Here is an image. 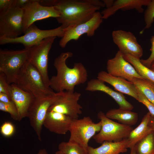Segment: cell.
<instances>
[{"label": "cell", "instance_id": "obj_1", "mask_svg": "<svg viewBox=\"0 0 154 154\" xmlns=\"http://www.w3.org/2000/svg\"><path fill=\"white\" fill-rule=\"evenodd\" d=\"M54 6L60 14L57 22L66 29L88 21L105 5L99 0H56Z\"/></svg>", "mask_w": 154, "mask_h": 154}, {"label": "cell", "instance_id": "obj_2", "mask_svg": "<svg viewBox=\"0 0 154 154\" xmlns=\"http://www.w3.org/2000/svg\"><path fill=\"white\" fill-rule=\"evenodd\" d=\"M72 55L71 52H62L54 59V65L57 74L50 79V87L57 92L74 91L76 86L84 84L87 80V71L82 63H75L72 68L67 65V59Z\"/></svg>", "mask_w": 154, "mask_h": 154}, {"label": "cell", "instance_id": "obj_3", "mask_svg": "<svg viewBox=\"0 0 154 154\" xmlns=\"http://www.w3.org/2000/svg\"><path fill=\"white\" fill-rule=\"evenodd\" d=\"M15 84L35 98H44L55 93L46 86L40 73L29 61L21 69Z\"/></svg>", "mask_w": 154, "mask_h": 154}, {"label": "cell", "instance_id": "obj_4", "mask_svg": "<svg viewBox=\"0 0 154 154\" xmlns=\"http://www.w3.org/2000/svg\"><path fill=\"white\" fill-rule=\"evenodd\" d=\"M30 49H0V72L4 74L9 84H15L21 69L29 61Z\"/></svg>", "mask_w": 154, "mask_h": 154}, {"label": "cell", "instance_id": "obj_5", "mask_svg": "<svg viewBox=\"0 0 154 154\" xmlns=\"http://www.w3.org/2000/svg\"><path fill=\"white\" fill-rule=\"evenodd\" d=\"M97 117L101 122V128L93 138L98 143L120 141L127 138L133 129L131 126L116 122L108 118L102 111L98 112Z\"/></svg>", "mask_w": 154, "mask_h": 154}, {"label": "cell", "instance_id": "obj_6", "mask_svg": "<svg viewBox=\"0 0 154 154\" xmlns=\"http://www.w3.org/2000/svg\"><path fill=\"white\" fill-rule=\"evenodd\" d=\"M101 127L100 121L95 123L89 116L72 119L68 141L78 145L88 151L89 140L100 131Z\"/></svg>", "mask_w": 154, "mask_h": 154}, {"label": "cell", "instance_id": "obj_7", "mask_svg": "<svg viewBox=\"0 0 154 154\" xmlns=\"http://www.w3.org/2000/svg\"><path fill=\"white\" fill-rule=\"evenodd\" d=\"M64 33V30L61 26L52 29L41 30L33 24L27 29L23 35L13 38H0V44H21L25 48H30L49 37L62 38Z\"/></svg>", "mask_w": 154, "mask_h": 154}, {"label": "cell", "instance_id": "obj_8", "mask_svg": "<svg viewBox=\"0 0 154 154\" xmlns=\"http://www.w3.org/2000/svg\"><path fill=\"white\" fill-rule=\"evenodd\" d=\"M56 37L44 39L38 44L30 48L29 61L38 71L46 86L50 87V79L48 75L49 53Z\"/></svg>", "mask_w": 154, "mask_h": 154}, {"label": "cell", "instance_id": "obj_9", "mask_svg": "<svg viewBox=\"0 0 154 154\" xmlns=\"http://www.w3.org/2000/svg\"><path fill=\"white\" fill-rule=\"evenodd\" d=\"M58 94V92H56L44 98H35L29 109L28 117L30 125L40 141L44 120L50 107L57 99Z\"/></svg>", "mask_w": 154, "mask_h": 154}, {"label": "cell", "instance_id": "obj_10", "mask_svg": "<svg viewBox=\"0 0 154 154\" xmlns=\"http://www.w3.org/2000/svg\"><path fill=\"white\" fill-rule=\"evenodd\" d=\"M23 9L13 7L0 15V38H13L23 33Z\"/></svg>", "mask_w": 154, "mask_h": 154}, {"label": "cell", "instance_id": "obj_11", "mask_svg": "<svg viewBox=\"0 0 154 154\" xmlns=\"http://www.w3.org/2000/svg\"><path fill=\"white\" fill-rule=\"evenodd\" d=\"M58 94L57 98L48 111L64 114L72 119H78L79 115L82 113V107L78 103L81 94L70 91H64Z\"/></svg>", "mask_w": 154, "mask_h": 154}, {"label": "cell", "instance_id": "obj_12", "mask_svg": "<svg viewBox=\"0 0 154 154\" xmlns=\"http://www.w3.org/2000/svg\"><path fill=\"white\" fill-rule=\"evenodd\" d=\"M103 19L101 13L98 11L88 21L71 28L64 29V35L59 42L60 46L64 48L69 41L72 40H77L84 34H86L89 37H92Z\"/></svg>", "mask_w": 154, "mask_h": 154}, {"label": "cell", "instance_id": "obj_13", "mask_svg": "<svg viewBox=\"0 0 154 154\" xmlns=\"http://www.w3.org/2000/svg\"><path fill=\"white\" fill-rule=\"evenodd\" d=\"M23 9L24 34L27 29L36 21L50 17L56 18L60 16L59 12L54 6H42L38 0H33Z\"/></svg>", "mask_w": 154, "mask_h": 154}, {"label": "cell", "instance_id": "obj_14", "mask_svg": "<svg viewBox=\"0 0 154 154\" xmlns=\"http://www.w3.org/2000/svg\"><path fill=\"white\" fill-rule=\"evenodd\" d=\"M112 35L114 42L123 55H129L139 59L142 56V48L133 33L117 30L113 31Z\"/></svg>", "mask_w": 154, "mask_h": 154}, {"label": "cell", "instance_id": "obj_15", "mask_svg": "<svg viewBox=\"0 0 154 154\" xmlns=\"http://www.w3.org/2000/svg\"><path fill=\"white\" fill-rule=\"evenodd\" d=\"M106 69L107 72L110 74L128 81L134 78L144 79L125 59L124 55L119 50L114 58L108 60Z\"/></svg>", "mask_w": 154, "mask_h": 154}, {"label": "cell", "instance_id": "obj_16", "mask_svg": "<svg viewBox=\"0 0 154 154\" xmlns=\"http://www.w3.org/2000/svg\"><path fill=\"white\" fill-rule=\"evenodd\" d=\"M9 92L11 99L17 109L18 121H20L28 117L29 109L35 98L32 94L23 90L15 84H10Z\"/></svg>", "mask_w": 154, "mask_h": 154}, {"label": "cell", "instance_id": "obj_17", "mask_svg": "<svg viewBox=\"0 0 154 154\" xmlns=\"http://www.w3.org/2000/svg\"><path fill=\"white\" fill-rule=\"evenodd\" d=\"M72 120L70 117L64 114L48 111L43 126L52 132L65 135L69 131Z\"/></svg>", "mask_w": 154, "mask_h": 154}, {"label": "cell", "instance_id": "obj_18", "mask_svg": "<svg viewBox=\"0 0 154 154\" xmlns=\"http://www.w3.org/2000/svg\"><path fill=\"white\" fill-rule=\"evenodd\" d=\"M85 89L88 91H99L106 93L115 101L120 109L131 110L133 108V105L126 100L123 94L115 91L98 78L89 80Z\"/></svg>", "mask_w": 154, "mask_h": 154}, {"label": "cell", "instance_id": "obj_19", "mask_svg": "<svg viewBox=\"0 0 154 154\" xmlns=\"http://www.w3.org/2000/svg\"><path fill=\"white\" fill-rule=\"evenodd\" d=\"M97 78L110 84L119 92L127 94L138 100L137 88L131 82L122 78L112 76L104 71L98 73Z\"/></svg>", "mask_w": 154, "mask_h": 154}, {"label": "cell", "instance_id": "obj_20", "mask_svg": "<svg viewBox=\"0 0 154 154\" xmlns=\"http://www.w3.org/2000/svg\"><path fill=\"white\" fill-rule=\"evenodd\" d=\"M151 0H116L110 8H106L101 13L103 19H108L118 10L123 11L135 9L140 13H143V6H147Z\"/></svg>", "mask_w": 154, "mask_h": 154}, {"label": "cell", "instance_id": "obj_21", "mask_svg": "<svg viewBox=\"0 0 154 154\" xmlns=\"http://www.w3.org/2000/svg\"><path fill=\"white\" fill-rule=\"evenodd\" d=\"M127 138L118 142L105 141L99 147L89 146L87 154H119L127 151Z\"/></svg>", "mask_w": 154, "mask_h": 154}, {"label": "cell", "instance_id": "obj_22", "mask_svg": "<svg viewBox=\"0 0 154 154\" xmlns=\"http://www.w3.org/2000/svg\"><path fill=\"white\" fill-rule=\"evenodd\" d=\"M151 117L150 113L148 112L144 116L139 124L130 132L127 138L128 148L134 147L139 141L153 131L149 124Z\"/></svg>", "mask_w": 154, "mask_h": 154}, {"label": "cell", "instance_id": "obj_23", "mask_svg": "<svg viewBox=\"0 0 154 154\" xmlns=\"http://www.w3.org/2000/svg\"><path fill=\"white\" fill-rule=\"evenodd\" d=\"M108 118L117 120L120 123L131 126L137 122L138 115L137 113L131 110L118 109H112L105 114Z\"/></svg>", "mask_w": 154, "mask_h": 154}, {"label": "cell", "instance_id": "obj_24", "mask_svg": "<svg viewBox=\"0 0 154 154\" xmlns=\"http://www.w3.org/2000/svg\"><path fill=\"white\" fill-rule=\"evenodd\" d=\"M125 59L135 68L139 74L144 79L148 80L154 83V72L144 65L140 59L129 55H124Z\"/></svg>", "mask_w": 154, "mask_h": 154}, {"label": "cell", "instance_id": "obj_25", "mask_svg": "<svg viewBox=\"0 0 154 154\" xmlns=\"http://www.w3.org/2000/svg\"><path fill=\"white\" fill-rule=\"evenodd\" d=\"M130 81L133 83L154 105V83L148 80L134 78Z\"/></svg>", "mask_w": 154, "mask_h": 154}, {"label": "cell", "instance_id": "obj_26", "mask_svg": "<svg viewBox=\"0 0 154 154\" xmlns=\"http://www.w3.org/2000/svg\"><path fill=\"white\" fill-rule=\"evenodd\" d=\"M134 148L136 154H154V131L139 141Z\"/></svg>", "mask_w": 154, "mask_h": 154}, {"label": "cell", "instance_id": "obj_27", "mask_svg": "<svg viewBox=\"0 0 154 154\" xmlns=\"http://www.w3.org/2000/svg\"><path fill=\"white\" fill-rule=\"evenodd\" d=\"M59 150L65 154H87L88 151L78 145L62 142L58 145Z\"/></svg>", "mask_w": 154, "mask_h": 154}, {"label": "cell", "instance_id": "obj_28", "mask_svg": "<svg viewBox=\"0 0 154 154\" xmlns=\"http://www.w3.org/2000/svg\"><path fill=\"white\" fill-rule=\"evenodd\" d=\"M144 18L145 26L141 31L142 33L145 29H149L151 27L154 21V0H151L144 13Z\"/></svg>", "mask_w": 154, "mask_h": 154}, {"label": "cell", "instance_id": "obj_29", "mask_svg": "<svg viewBox=\"0 0 154 154\" xmlns=\"http://www.w3.org/2000/svg\"><path fill=\"white\" fill-rule=\"evenodd\" d=\"M0 110L9 113L14 120L18 121L19 115L17 108L14 103H6L0 102Z\"/></svg>", "mask_w": 154, "mask_h": 154}, {"label": "cell", "instance_id": "obj_30", "mask_svg": "<svg viewBox=\"0 0 154 154\" xmlns=\"http://www.w3.org/2000/svg\"><path fill=\"white\" fill-rule=\"evenodd\" d=\"M137 88L138 97V101L144 104L147 107L151 116L154 118V105L146 97L139 89Z\"/></svg>", "mask_w": 154, "mask_h": 154}, {"label": "cell", "instance_id": "obj_31", "mask_svg": "<svg viewBox=\"0 0 154 154\" xmlns=\"http://www.w3.org/2000/svg\"><path fill=\"white\" fill-rule=\"evenodd\" d=\"M15 131V127L11 122H5L0 127V132L3 136L9 137L12 136Z\"/></svg>", "mask_w": 154, "mask_h": 154}, {"label": "cell", "instance_id": "obj_32", "mask_svg": "<svg viewBox=\"0 0 154 154\" xmlns=\"http://www.w3.org/2000/svg\"><path fill=\"white\" fill-rule=\"evenodd\" d=\"M151 47L150 48L151 54L147 59L140 60L141 62L146 67L150 68L152 62L154 61V35L152 36L150 39Z\"/></svg>", "mask_w": 154, "mask_h": 154}, {"label": "cell", "instance_id": "obj_33", "mask_svg": "<svg viewBox=\"0 0 154 154\" xmlns=\"http://www.w3.org/2000/svg\"><path fill=\"white\" fill-rule=\"evenodd\" d=\"M9 85L4 74L0 72V93L9 95Z\"/></svg>", "mask_w": 154, "mask_h": 154}, {"label": "cell", "instance_id": "obj_34", "mask_svg": "<svg viewBox=\"0 0 154 154\" xmlns=\"http://www.w3.org/2000/svg\"><path fill=\"white\" fill-rule=\"evenodd\" d=\"M14 0H0V15H3L13 7Z\"/></svg>", "mask_w": 154, "mask_h": 154}, {"label": "cell", "instance_id": "obj_35", "mask_svg": "<svg viewBox=\"0 0 154 154\" xmlns=\"http://www.w3.org/2000/svg\"><path fill=\"white\" fill-rule=\"evenodd\" d=\"M33 0H14L13 7L23 9Z\"/></svg>", "mask_w": 154, "mask_h": 154}, {"label": "cell", "instance_id": "obj_36", "mask_svg": "<svg viewBox=\"0 0 154 154\" xmlns=\"http://www.w3.org/2000/svg\"><path fill=\"white\" fill-rule=\"evenodd\" d=\"M0 102L6 103H14L9 95L1 93H0Z\"/></svg>", "mask_w": 154, "mask_h": 154}, {"label": "cell", "instance_id": "obj_37", "mask_svg": "<svg viewBox=\"0 0 154 154\" xmlns=\"http://www.w3.org/2000/svg\"><path fill=\"white\" fill-rule=\"evenodd\" d=\"M56 0H38L39 4L45 7L54 6Z\"/></svg>", "mask_w": 154, "mask_h": 154}, {"label": "cell", "instance_id": "obj_38", "mask_svg": "<svg viewBox=\"0 0 154 154\" xmlns=\"http://www.w3.org/2000/svg\"><path fill=\"white\" fill-rule=\"evenodd\" d=\"M102 1L106 7V8L110 7L113 5L114 1L113 0H103Z\"/></svg>", "mask_w": 154, "mask_h": 154}, {"label": "cell", "instance_id": "obj_39", "mask_svg": "<svg viewBox=\"0 0 154 154\" xmlns=\"http://www.w3.org/2000/svg\"><path fill=\"white\" fill-rule=\"evenodd\" d=\"M149 124L152 130L154 131V118L151 116L150 119Z\"/></svg>", "mask_w": 154, "mask_h": 154}, {"label": "cell", "instance_id": "obj_40", "mask_svg": "<svg viewBox=\"0 0 154 154\" xmlns=\"http://www.w3.org/2000/svg\"><path fill=\"white\" fill-rule=\"evenodd\" d=\"M37 154H48L46 150L44 149L39 150Z\"/></svg>", "mask_w": 154, "mask_h": 154}, {"label": "cell", "instance_id": "obj_41", "mask_svg": "<svg viewBox=\"0 0 154 154\" xmlns=\"http://www.w3.org/2000/svg\"><path fill=\"white\" fill-rule=\"evenodd\" d=\"M130 154H136L134 147L130 149Z\"/></svg>", "mask_w": 154, "mask_h": 154}, {"label": "cell", "instance_id": "obj_42", "mask_svg": "<svg viewBox=\"0 0 154 154\" xmlns=\"http://www.w3.org/2000/svg\"><path fill=\"white\" fill-rule=\"evenodd\" d=\"M55 154H65L62 152L61 151L59 150H58V151L56 152Z\"/></svg>", "mask_w": 154, "mask_h": 154}, {"label": "cell", "instance_id": "obj_43", "mask_svg": "<svg viewBox=\"0 0 154 154\" xmlns=\"http://www.w3.org/2000/svg\"><path fill=\"white\" fill-rule=\"evenodd\" d=\"M154 67V61L152 62L151 64V67L150 68H153Z\"/></svg>", "mask_w": 154, "mask_h": 154}, {"label": "cell", "instance_id": "obj_44", "mask_svg": "<svg viewBox=\"0 0 154 154\" xmlns=\"http://www.w3.org/2000/svg\"><path fill=\"white\" fill-rule=\"evenodd\" d=\"M150 68L154 72V67Z\"/></svg>", "mask_w": 154, "mask_h": 154}]
</instances>
